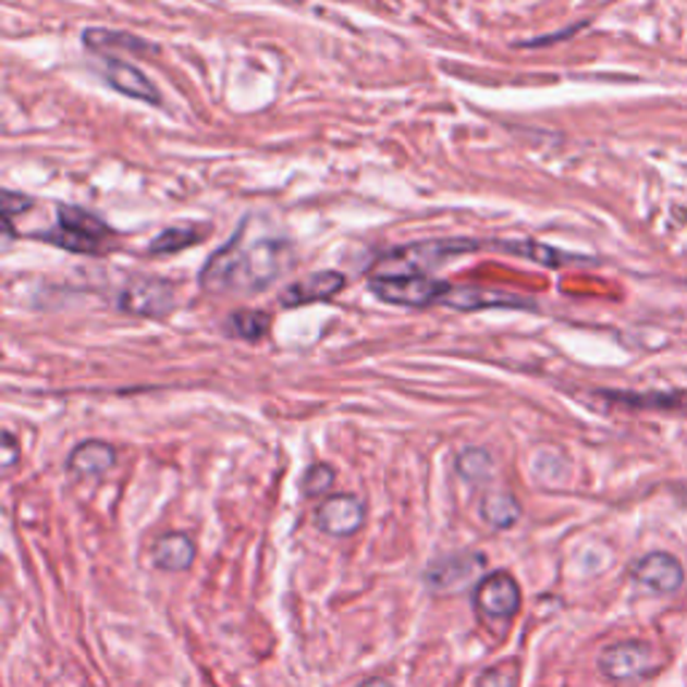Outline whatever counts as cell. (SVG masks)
I'll use <instances>...</instances> for the list:
<instances>
[{
    "instance_id": "6da1fadb",
    "label": "cell",
    "mask_w": 687,
    "mask_h": 687,
    "mask_svg": "<svg viewBox=\"0 0 687 687\" xmlns=\"http://www.w3.org/2000/svg\"><path fill=\"white\" fill-rule=\"evenodd\" d=\"M296 261L293 245L282 236L247 240V223L212 253L199 271V285L207 293H258L274 285Z\"/></svg>"
},
{
    "instance_id": "7a4b0ae2",
    "label": "cell",
    "mask_w": 687,
    "mask_h": 687,
    "mask_svg": "<svg viewBox=\"0 0 687 687\" xmlns=\"http://www.w3.org/2000/svg\"><path fill=\"white\" fill-rule=\"evenodd\" d=\"M492 250V242L481 240H425L401 245L384 253L373 267V274H432L449 258L465 256V253Z\"/></svg>"
},
{
    "instance_id": "3957f363",
    "label": "cell",
    "mask_w": 687,
    "mask_h": 687,
    "mask_svg": "<svg viewBox=\"0 0 687 687\" xmlns=\"http://www.w3.org/2000/svg\"><path fill=\"white\" fill-rule=\"evenodd\" d=\"M111 236V226L89 210L76 205L57 207L54 229L40 234V240L68 253H100L106 240Z\"/></svg>"
},
{
    "instance_id": "277c9868",
    "label": "cell",
    "mask_w": 687,
    "mask_h": 687,
    "mask_svg": "<svg viewBox=\"0 0 687 687\" xmlns=\"http://www.w3.org/2000/svg\"><path fill=\"white\" fill-rule=\"evenodd\" d=\"M368 287L384 304L425 309L441 304L452 285L432 274H371Z\"/></svg>"
},
{
    "instance_id": "5b68a950",
    "label": "cell",
    "mask_w": 687,
    "mask_h": 687,
    "mask_svg": "<svg viewBox=\"0 0 687 687\" xmlns=\"http://www.w3.org/2000/svg\"><path fill=\"white\" fill-rule=\"evenodd\" d=\"M121 311L135 317H164L175 306V287L161 277L137 274L126 282L115 298Z\"/></svg>"
},
{
    "instance_id": "8992f818",
    "label": "cell",
    "mask_w": 687,
    "mask_h": 687,
    "mask_svg": "<svg viewBox=\"0 0 687 687\" xmlns=\"http://www.w3.org/2000/svg\"><path fill=\"white\" fill-rule=\"evenodd\" d=\"M599 668L615 683H631L655 672L658 658L655 650L645 642H617L599 655Z\"/></svg>"
},
{
    "instance_id": "52a82bcc",
    "label": "cell",
    "mask_w": 687,
    "mask_h": 687,
    "mask_svg": "<svg viewBox=\"0 0 687 687\" xmlns=\"http://www.w3.org/2000/svg\"><path fill=\"white\" fill-rule=\"evenodd\" d=\"M483 567H487L483 553H452V556L435 559L425 569V582L435 593H454L476 580Z\"/></svg>"
},
{
    "instance_id": "ba28073f",
    "label": "cell",
    "mask_w": 687,
    "mask_h": 687,
    "mask_svg": "<svg viewBox=\"0 0 687 687\" xmlns=\"http://www.w3.org/2000/svg\"><path fill=\"white\" fill-rule=\"evenodd\" d=\"M476 608L489 621H507L522 608L518 582L507 573H494L476 588Z\"/></svg>"
},
{
    "instance_id": "9c48e42d",
    "label": "cell",
    "mask_w": 687,
    "mask_h": 687,
    "mask_svg": "<svg viewBox=\"0 0 687 687\" xmlns=\"http://www.w3.org/2000/svg\"><path fill=\"white\" fill-rule=\"evenodd\" d=\"M631 575L639 586L650 588V591L655 593H674L679 591L685 582L683 562L666 551H655L639 559L631 567Z\"/></svg>"
},
{
    "instance_id": "30bf717a",
    "label": "cell",
    "mask_w": 687,
    "mask_h": 687,
    "mask_svg": "<svg viewBox=\"0 0 687 687\" xmlns=\"http://www.w3.org/2000/svg\"><path fill=\"white\" fill-rule=\"evenodd\" d=\"M363 522H366V505H363L360 496L352 494L328 496L317 511V527L333 537L355 535L363 527Z\"/></svg>"
},
{
    "instance_id": "8fae6325",
    "label": "cell",
    "mask_w": 687,
    "mask_h": 687,
    "mask_svg": "<svg viewBox=\"0 0 687 687\" xmlns=\"http://www.w3.org/2000/svg\"><path fill=\"white\" fill-rule=\"evenodd\" d=\"M344 285L346 277L342 271H315V274L287 285L285 291H282L280 304L285 306V309H293V306L331 302V298H336L339 293L344 291Z\"/></svg>"
},
{
    "instance_id": "7c38bea8",
    "label": "cell",
    "mask_w": 687,
    "mask_h": 687,
    "mask_svg": "<svg viewBox=\"0 0 687 687\" xmlns=\"http://www.w3.org/2000/svg\"><path fill=\"white\" fill-rule=\"evenodd\" d=\"M441 306H452L457 311H478L492 309V306H516V309H535L529 298L513 296V293L500 291V287H478V285H452L443 296Z\"/></svg>"
},
{
    "instance_id": "4fadbf2b",
    "label": "cell",
    "mask_w": 687,
    "mask_h": 687,
    "mask_svg": "<svg viewBox=\"0 0 687 687\" xmlns=\"http://www.w3.org/2000/svg\"><path fill=\"white\" fill-rule=\"evenodd\" d=\"M106 78L115 91L132 97V100L148 102V106H159L161 102L159 89H156L151 81L143 76L135 65H130V62L113 60L111 57V60L106 62Z\"/></svg>"
},
{
    "instance_id": "5bb4252c",
    "label": "cell",
    "mask_w": 687,
    "mask_h": 687,
    "mask_svg": "<svg viewBox=\"0 0 687 687\" xmlns=\"http://www.w3.org/2000/svg\"><path fill=\"white\" fill-rule=\"evenodd\" d=\"M196 548L186 532H170L156 537L151 545V562L164 573H183L194 564Z\"/></svg>"
},
{
    "instance_id": "9a60e30c",
    "label": "cell",
    "mask_w": 687,
    "mask_h": 687,
    "mask_svg": "<svg viewBox=\"0 0 687 687\" xmlns=\"http://www.w3.org/2000/svg\"><path fill=\"white\" fill-rule=\"evenodd\" d=\"M81 40H84L86 49L97 51V54H102V51L121 49V51H130V54H137V57H151V54H156V51H159V46L151 44V40L135 36V33L102 30V27H89V30H84Z\"/></svg>"
},
{
    "instance_id": "2e32d148",
    "label": "cell",
    "mask_w": 687,
    "mask_h": 687,
    "mask_svg": "<svg viewBox=\"0 0 687 687\" xmlns=\"http://www.w3.org/2000/svg\"><path fill=\"white\" fill-rule=\"evenodd\" d=\"M115 465V449L106 441H84L68 457V467L76 476H102Z\"/></svg>"
},
{
    "instance_id": "e0dca14e",
    "label": "cell",
    "mask_w": 687,
    "mask_h": 687,
    "mask_svg": "<svg viewBox=\"0 0 687 687\" xmlns=\"http://www.w3.org/2000/svg\"><path fill=\"white\" fill-rule=\"evenodd\" d=\"M492 250L511 253V256L529 258V261L542 263V267H564V263H577L586 261V258L573 256V253H562L551 245H542V242H529V240H516V242H492Z\"/></svg>"
},
{
    "instance_id": "ac0fdd59",
    "label": "cell",
    "mask_w": 687,
    "mask_h": 687,
    "mask_svg": "<svg viewBox=\"0 0 687 687\" xmlns=\"http://www.w3.org/2000/svg\"><path fill=\"white\" fill-rule=\"evenodd\" d=\"M207 236V226H201V223H181V226H170L161 231L156 240H151V245H148V253L151 256H170V253H181L186 250V247L196 245V242H201Z\"/></svg>"
},
{
    "instance_id": "d6986e66",
    "label": "cell",
    "mask_w": 687,
    "mask_h": 687,
    "mask_svg": "<svg viewBox=\"0 0 687 687\" xmlns=\"http://www.w3.org/2000/svg\"><path fill=\"white\" fill-rule=\"evenodd\" d=\"M481 516L489 527L507 529L522 518V505H518L516 496L507 492L487 494L481 500Z\"/></svg>"
},
{
    "instance_id": "ffe728a7",
    "label": "cell",
    "mask_w": 687,
    "mask_h": 687,
    "mask_svg": "<svg viewBox=\"0 0 687 687\" xmlns=\"http://www.w3.org/2000/svg\"><path fill=\"white\" fill-rule=\"evenodd\" d=\"M269 326H271V317L267 315V311L240 309V311H231L229 315L226 333L229 336L245 339V342H258V339L267 336Z\"/></svg>"
},
{
    "instance_id": "44dd1931",
    "label": "cell",
    "mask_w": 687,
    "mask_h": 687,
    "mask_svg": "<svg viewBox=\"0 0 687 687\" xmlns=\"http://www.w3.org/2000/svg\"><path fill=\"white\" fill-rule=\"evenodd\" d=\"M457 470L465 481H487L494 470V459L487 449H465L457 457Z\"/></svg>"
},
{
    "instance_id": "7402d4cb",
    "label": "cell",
    "mask_w": 687,
    "mask_h": 687,
    "mask_svg": "<svg viewBox=\"0 0 687 687\" xmlns=\"http://www.w3.org/2000/svg\"><path fill=\"white\" fill-rule=\"evenodd\" d=\"M333 481H336V470L331 465H311L309 470L304 473L302 489L306 496H322L331 492Z\"/></svg>"
},
{
    "instance_id": "603a6c76",
    "label": "cell",
    "mask_w": 687,
    "mask_h": 687,
    "mask_svg": "<svg viewBox=\"0 0 687 687\" xmlns=\"http://www.w3.org/2000/svg\"><path fill=\"white\" fill-rule=\"evenodd\" d=\"M518 685V663L502 661L496 666L478 674L476 687H516Z\"/></svg>"
},
{
    "instance_id": "cb8c5ba5",
    "label": "cell",
    "mask_w": 687,
    "mask_h": 687,
    "mask_svg": "<svg viewBox=\"0 0 687 687\" xmlns=\"http://www.w3.org/2000/svg\"><path fill=\"white\" fill-rule=\"evenodd\" d=\"M604 397L617 403H626V406H650V408H666V406H679V395H626V392H604Z\"/></svg>"
},
{
    "instance_id": "d4e9b609",
    "label": "cell",
    "mask_w": 687,
    "mask_h": 687,
    "mask_svg": "<svg viewBox=\"0 0 687 687\" xmlns=\"http://www.w3.org/2000/svg\"><path fill=\"white\" fill-rule=\"evenodd\" d=\"M33 207V199H27V196H20L14 192H3V226H5V234H11V218L16 216V212H27Z\"/></svg>"
},
{
    "instance_id": "484cf974",
    "label": "cell",
    "mask_w": 687,
    "mask_h": 687,
    "mask_svg": "<svg viewBox=\"0 0 687 687\" xmlns=\"http://www.w3.org/2000/svg\"><path fill=\"white\" fill-rule=\"evenodd\" d=\"M16 462V443H14V435L11 432H3V467L9 470L11 465Z\"/></svg>"
},
{
    "instance_id": "4316f807",
    "label": "cell",
    "mask_w": 687,
    "mask_h": 687,
    "mask_svg": "<svg viewBox=\"0 0 687 687\" xmlns=\"http://www.w3.org/2000/svg\"><path fill=\"white\" fill-rule=\"evenodd\" d=\"M360 687H392L387 679H368V683H363Z\"/></svg>"
},
{
    "instance_id": "83f0119b",
    "label": "cell",
    "mask_w": 687,
    "mask_h": 687,
    "mask_svg": "<svg viewBox=\"0 0 687 687\" xmlns=\"http://www.w3.org/2000/svg\"><path fill=\"white\" fill-rule=\"evenodd\" d=\"M685 496H687V487H685Z\"/></svg>"
}]
</instances>
